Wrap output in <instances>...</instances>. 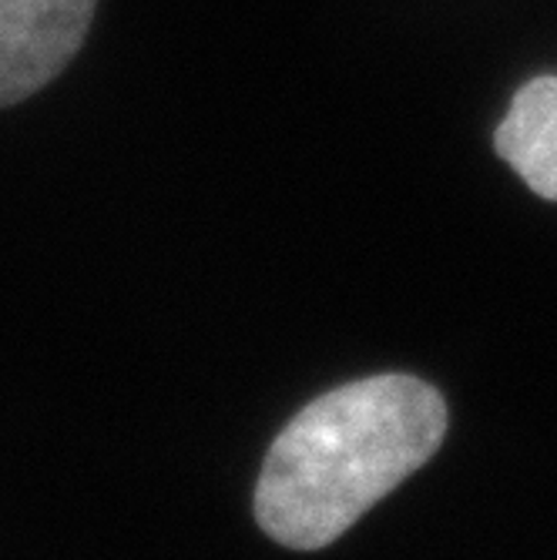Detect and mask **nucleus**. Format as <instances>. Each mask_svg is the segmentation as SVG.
I'll list each match as a JSON object with an SVG mask.
<instances>
[{
    "instance_id": "obj_3",
    "label": "nucleus",
    "mask_w": 557,
    "mask_h": 560,
    "mask_svg": "<svg viewBox=\"0 0 557 560\" xmlns=\"http://www.w3.org/2000/svg\"><path fill=\"white\" fill-rule=\"evenodd\" d=\"M494 148L534 195L557 201V74L531 78L514 91Z\"/></svg>"
},
{
    "instance_id": "obj_1",
    "label": "nucleus",
    "mask_w": 557,
    "mask_h": 560,
    "mask_svg": "<svg viewBox=\"0 0 557 560\" xmlns=\"http://www.w3.org/2000/svg\"><path fill=\"white\" fill-rule=\"evenodd\" d=\"M446 433L443 396L417 376H370L313 399L269 446L256 521L282 547L339 540L417 474Z\"/></svg>"
},
{
    "instance_id": "obj_2",
    "label": "nucleus",
    "mask_w": 557,
    "mask_h": 560,
    "mask_svg": "<svg viewBox=\"0 0 557 560\" xmlns=\"http://www.w3.org/2000/svg\"><path fill=\"white\" fill-rule=\"evenodd\" d=\"M97 0H0V108L55 81L84 44Z\"/></svg>"
}]
</instances>
